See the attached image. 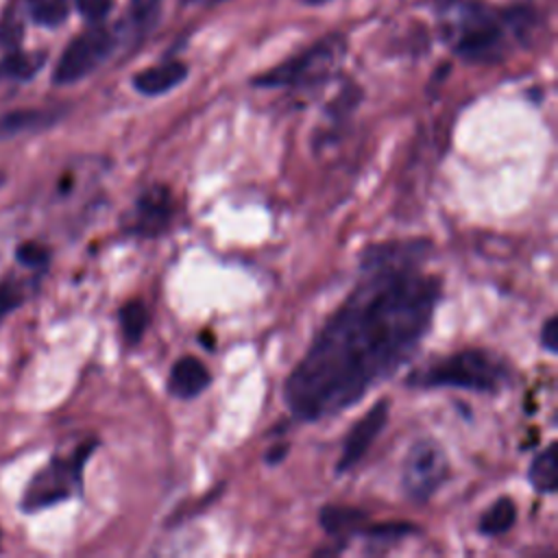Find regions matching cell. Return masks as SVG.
Segmentation results:
<instances>
[{
    "label": "cell",
    "instance_id": "obj_1",
    "mask_svg": "<svg viewBox=\"0 0 558 558\" xmlns=\"http://www.w3.org/2000/svg\"><path fill=\"white\" fill-rule=\"evenodd\" d=\"M427 255L421 240L364 251L362 279L286 379L294 418L314 423L349 410L414 355L440 301V279L421 268Z\"/></svg>",
    "mask_w": 558,
    "mask_h": 558
},
{
    "label": "cell",
    "instance_id": "obj_2",
    "mask_svg": "<svg viewBox=\"0 0 558 558\" xmlns=\"http://www.w3.org/2000/svg\"><path fill=\"white\" fill-rule=\"evenodd\" d=\"M416 388H466L475 392H497L510 384L508 364L486 349H462L427 364L408 379Z\"/></svg>",
    "mask_w": 558,
    "mask_h": 558
},
{
    "label": "cell",
    "instance_id": "obj_3",
    "mask_svg": "<svg viewBox=\"0 0 558 558\" xmlns=\"http://www.w3.org/2000/svg\"><path fill=\"white\" fill-rule=\"evenodd\" d=\"M94 447L96 440H87L70 456L52 458L46 466H41L24 490L22 508L26 512H35L70 499L74 493H78L83 484V466L92 456Z\"/></svg>",
    "mask_w": 558,
    "mask_h": 558
},
{
    "label": "cell",
    "instance_id": "obj_4",
    "mask_svg": "<svg viewBox=\"0 0 558 558\" xmlns=\"http://www.w3.org/2000/svg\"><path fill=\"white\" fill-rule=\"evenodd\" d=\"M449 458L445 449L432 438L416 440L408 449L401 464L403 493L416 504L429 501L436 495V490L449 480Z\"/></svg>",
    "mask_w": 558,
    "mask_h": 558
},
{
    "label": "cell",
    "instance_id": "obj_5",
    "mask_svg": "<svg viewBox=\"0 0 558 558\" xmlns=\"http://www.w3.org/2000/svg\"><path fill=\"white\" fill-rule=\"evenodd\" d=\"M342 52H344V46L340 39L318 41L305 52L259 74L253 81V85L257 87H294L296 85L299 87V85L316 83L338 65V61L342 59Z\"/></svg>",
    "mask_w": 558,
    "mask_h": 558
},
{
    "label": "cell",
    "instance_id": "obj_6",
    "mask_svg": "<svg viewBox=\"0 0 558 558\" xmlns=\"http://www.w3.org/2000/svg\"><path fill=\"white\" fill-rule=\"evenodd\" d=\"M116 48V37L105 26H92L76 35L61 52L54 70V85H72L92 74Z\"/></svg>",
    "mask_w": 558,
    "mask_h": 558
},
{
    "label": "cell",
    "instance_id": "obj_7",
    "mask_svg": "<svg viewBox=\"0 0 558 558\" xmlns=\"http://www.w3.org/2000/svg\"><path fill=\"white\" fill-rule=\"evenodd\" d=\"M172 214L174 201L170 187L155 183L140 192L131 207L124 229L137 238H157L168 229Z\"/></svg>",
    "mask_w": 558,
    "mask_h": 558
},
{
    "label": "cell",
    "instance_id": "obj_8",
    "mask_svg": "<svg viewBox=\"0 0 558 558\" xmlns=\"http://www.w3.org/2000/svg\"><path fill=\"white\" fill-rule=\"evenodd\" d=\"M388 410H390L388 399H379L351 425V429L347 432V438L342 442V451H340V458H338V464H336V473L351 471L364 458V453L377 440L379 432L386 427Z\"/></svg>",
    "mask_w": 558,
    "mask_h": 558
},
{
    "label": "cell",
    "instance_id": "obj_9",
    "mask_svg": "<svg viewBox=\"0 0 558 558\" xmlns=\"http://www.w3.org/2000/svg\"><path fill=\"white\" fill-rule=\"evenodd\" d=\"M504 31L497 24L495 17H488V13H477L469 17L462 26V33L456 41V50L473 61H488L495 59L501 52Z\"/></svg>",
    "mask_w": 558,
    "mask_h": 558
},
{
    "label": "cell",
    "instance_id": "obj_10",
    "mask_svg": "<svg viewBox=\"0 0 558 558\" xmlns=\"http://www.w3.org/2000/svg\"><path fill=\"white\" fill-rule=\"evenodd\" d=\"M209 381L211 377L205 364L192 355H183L170 368L168 390L177 399H194L209 386Z\"/></svg>",
    "mask_w": 558,
    "mask_h": 558
},
{
    "label": "cell",
    "instance_id": "obj_11",
    "mask_svg": "<svg viewBox=\"0 0 558 558\" xmlns=\"http://www.w3.org/2000/svg\"><path fill=\"white\" fill-rule=\"evenodd\" d=\"M61 109H13L0 116V142L44 131L59 122Z\"/></svg>",
    "mask_w": 558,
    "mask_h": 558
},
{
    "label": "cell",
    "instance_id": "obj_12",
    "mask_svg": "<svg viewBox=\"0 0 558 558\" xmlns=\"http://www.w3.org/2000/svg\"><path fill=\"white\" fill-rule=\"evenodd\" d=\"M187 76V65L181 61H166L142 70L133 76V87L144 96H159L183 83Z\"/></svg>",
    "mask_w": 558,
    "mask_h": 558
},
{
    "label": "cell",
    "instance_id": "obj_13",
    "mask_svg": "<svg viewBox=\"0 0 558 558\" xmlns=\"http://www.w3.org/2000/svg\"><path fill=\"white\" fill-rule=\"evenodd\" d=\"M368 514L357 508H344V506H325L318 514L320 527L333 536V538H347L353 534H360L366 525Z\"/></svg>",
    "mask_w": 558,
    "mask_h": 558
},
{
    "label": "cell",
    "instance_id": "obj_14",
    "mask_svg": "<svg viewBox=\"0 0 558 558\" xmlns=\"http://www.w3.org/2000/svg\"><path fill=\"white\" fill-rule=\"evenodd\" d=\"M527 480L538 493H554L558 486V464H556V445L549 442L543 451L534 456L527 469Z\"/></svg>",
    "mask_w": 558,
    "mask_h": 558
},
{
    "label": "cell",
    "instance_id": "obj_15",
    "mask_svg": "<svg viewBox=\"0 0 558 558\" xmlns=\"http://www.w3.org/2000/svg\"><path fill=\"white\" fill-rule=\"evenodd\" d=\"M46 61L44 52H26V50H9L0 63V74H7L13 81L33 78Z\"/></svg>",
    "mask_w": 558,
    "mask_h": 558
},
{
    "label": "cell",
    "instance_id": "obj_16",
    "mask_svg": "<svg viewBox=\"0 0 558 558\" xmlns=\"http://www.w3.org/2000/svg\"><path fill=\"white\" fill-rule=\"evenodd\" d=\"M517 521V508L510 497H499L480 519V532L486 536L506 534Z\"/></svg>",
    "mask_w": 558,
    "mask_h": 558
},
{
    "label": "cell",
    "instance_id": "obj_17",
    "mask_svg": "<svg viewBox=\"0 0 558 558\" xmlns=\"http://www.w3.org/2000/svg\"><path fill=\"white\" fill-rule=\"evenodd\" d=\"M120 327L126 344H137L148 327V310L140 299H131L120 307Z\"/></svg>",
    "mask_w": 558,
    "mask_h": 558
},
{
    "label": "cell",
    "instance_id": "obj_18",
    "mask_svg": "<svg viewBox=\"0 0 558 558\" xmlns=\"http://www.w3.org/2000/svg\"><path fill=\"white\" fill-rule=\"evenodd\" d=\"M28 17L39 24L54 28L70 15V2L68 0H26Z\"/></svg>",
    "mask_w": 558,
    "mask_h": 558
},
{
    "label": "cell",
    "instance_id": "obj_19",
    "mask_svg": "<svg viewBox=\"0 0 558 558\" xmlns=\"http://www.w3.org/2000/svg\"><path fill=\"white\" fill-rule=\"evenodd\" d=\"M412 532H414V527L410 523L392 521V523H379V525L362 527L360 534H364L368 538V543H373L379 549H384L386 545H395V543H399L401 538H405Z\"/></svg>",
    "mask_w": 558,
    "mask_h": 558
},
{
    "label": "cell",
    "instance_id": "obj_20",
    "mask_svg": "<svg viewBox=\"0 0 558 558\" xmlns=\"http://www.w3.org/2000/svg\"><path fill=\"white\" fill-rule=\"evenodd\" d=\"M22 37H24V24L17 17V9L11 4L0 17V46L7 50H15L20 48Z\"/></svg>",
    "mask_w": 558,
    "mask_h": 558
},
{
    "label": "cell",
    "instance_id": "obj_21",
    "mask_svg": "<svg viewBox=\"0 0 558 558\" xmlns=\"http://www.w3.org/2000/svg\"><path fill=\"white\" fill-rule=\"evenodd\" d=\"M26 299V290L22 283H17L13 277H7L0 281V323L7 314L17 310Z\"/></svg>",
    "mask_w": 558,
    "mask_h": 558
},
{
    "label": "cell",
    "instance_id": "obj_22",
    "mask_svg": "<svg viewBox=\"0 0 558 558\" xmlns=\"http://www.w3.org/2000/svg\"><path fill=\"white\" fill-rule=\"evenodd\" d=\"M15 257H17L20 264H24L28 268H44L50 259V253H48V248H44L35 242H24V244L17 246Z\"/></svg>",
    "mask_w": 558,
    "mask_h": 558
},
{
    "label": "cell",
    "instance_id": "obj_23",
    "mask_svg": "<svg viewBox=\"0 0 558 558\" xmlns=\"http://www.w3.org/2000/svg\"><path fill=\"white\" fill-rule=\"evenodd\" d=\"M113 7V0H76V9L78 13L87 20L98 24L100 20H105L109 15Z\"/></svg>",
    "mask_w": 558,
    "mask_h": 558
},
{
    "label": "cell",
    "instance_id": "obj_24",
    "mask_svg": "<svg viewBox=\"0 0 558 558\" xmlns=\"http://www.w3.org/2000/svg\"><path fill=\"white\" fill-rule=\"evenodd\" d=\"M541 344L545 347V351L556 353L558 351V318L549 316L543 327H541Z\"/></svg>",
    "mask_w": 558,
    "mask_h": 558
},
{
    "label": "cell",
    "instance_id": "obj_25",
    "mask_svg": "<svg viewBox=\"0 0 558 558\" xmlns=\"http://www.w3.org/2000/svg\"><path fill=\"white\" fill-rule=\"evenodd\" d=\"M159 2H161V0H131L133 15H135L137 20H146L148 15L155 13V9H157Z\"/></svg>",
    "mask_w": 558,
    "mask_h": 558
},
{
    "label": "cell",
    "instance_id": "obj_26",
    "mask_svg": "<svg viewBox=\"0 0 558 558\" xmlns=\"http://www.w3.org/2000/svg\"><path fill=\"white\" fill-rule=\"evenodd\" d=\"M286 451H288V445H281V447L270 449V451H268V456H266V462H268V464H277V462L286 456Z\"/></svg>",
    "mask_w": 558,
    "mask_h": 558
},
{
    "label": "cell",
    "instance_id": "obj_27",
    "mask_svg": "<svg viewBox=\"0 0 558 558\" xmlns=\"http://www.w3.org/2000/svg\"><path fill=\"white\" fill-rule=\"evenodd\" d=\"M196 2H207V0H196ZM211 2V0H209Z\"/></svg>",
    "mask_w": 558,
    "mask_h": 558
},
{
    "label": "cell",
    "instance_id": "obj_28",
    "mask_svg": "<svg viewBox=\"0 0 558 558\" xmlns=\"http://www.w3.org/2000/svg\"><path fill=\"white\" fill-rule=\"evenodd\" d=\"M0 183H2V177H0Z\"/></svg>",
    "mask_w": 558,
    "mask_h": 558
}]
</instances>
